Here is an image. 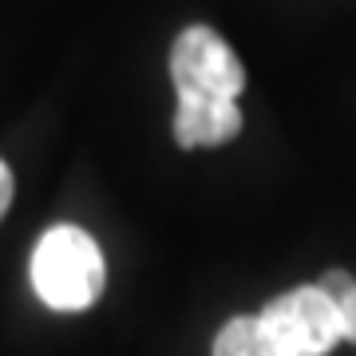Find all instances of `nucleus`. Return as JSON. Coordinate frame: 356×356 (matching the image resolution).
<instances>
[{
	"instance_id": "nucleus-2",
	"label": "nucleus",
	"mask_w": 356,
	"mask_h": 356,
	"mask_svg": "<svg viewBox=\"0 0 356 356\" xmlns=\"http://www.w3.org/2000/svg\"><path fill=\"white\" fill-rule=\"evenodd\" d=\"M257 317L285 356H329L344 341V309L317 281L273 297Z\"/></svg>"
},
{
	"instance_id": "nucleus-1",
	"label": "nucleus",
	"mask_w": 356,
	"mask_h": 356,
	"mask_svg": "<svg viewBox=\"0 0 356 356\" xmlns=\"http://www.w3.org/2000/svg\"><path fill=\"white\" fill-rule=\"evenodd\" d=\"M32 289L56 313H83L103 293V254L79 226H51L32 250Z\"/></svg>"
},
{
	"instance_id": "nucleus-7",
	"label": "nucleus",
	"mask_w": 356,
	"mask_h": 356,
	"mask_svg": "<svg viewBox=\"0 0 356 356\" xmlns=\"http://www.w3.org/2000/svg\"><path fill=\"white\" fill-rule=\"evenodd\" d=\"M13 191H16L13 170H8V163H4V159H0V218L8 214V206H13Z\"/></svg>"
},
{
	"instance_id": "nucleus-3",
	"label": "nucleus",
	"mask_w": 356,
	"mask_h": 356,
	"mask_svg": "<svg viewBox=\"0 0 356 356\" xmlns=\"http://www.w3.org/2000/svg\"><path fill=\"white\" fill-rule=\"evenodd\" d=\"M170 79L178 95H218V99H238L245 91V67L229 44L214 28L191 24L182 28L170 48Z\"/></svg>"
},
{
	"instance_id": "nucleus-4",
	"label": "nucleus",
	"mask_w": 356,
	"mask_h": 356,
	"mask_svg": "<svg viewBox=\"0 0 356 356\" xmlns=\"http://www.w3.org/2000/svg\"><path fill=\"white\" fill-rule=\"evenodd\" d=\"M242 131L238 99H218V95H178L175 111V139L178 147H218L229 143Z\"/></svg>"
},
{
	"instance_id": "nucleus-5",
	"label": "nucleus",
	"mask_w": 356,
	"mask_h": 356,
	"mask_svg": "<svg viewBox=\"0 0 356 356\" xmlns=\"http://www.w3.org/2000/svg\"><path fill=\"white\" fill-rule=\"evenodd\" d=\"M214 356H285L266 332L261 317H234L214 337Z\"/></svg>"
},
{
	"instance_id": "nucleus-6",
	"label": "nucleus",
	"mask_w": 356,
	"mask_h": 356,
	"mask_svg": "<svg viewBox=\"0 0 356 356\" xmlns=\"http://www.w3.org/2000/svg\"><path fill=\"white\" fill-rule=\"evenodd\" d=\"M321 289L329 293L332 301H341L344 305V297L356 289V281H353V273H344V269H329V273H321V281H317Z\"/></svg>"
},
{
	"instance_id": "nucleus-8",
	"label": "nucleus",
	"mask_w": 356,
	"mask_h": 356,
	"mask_svg": "<svg viewBox=\"0 0 356 356\" xmlns=\"http://www.w3.org/2000/svg\"><path fill=\"white\" fill-rule=\"evenodd\" d=\"M344 341H353L356 344V289L344 297Z\"/></svg>"
}]
</instances>
